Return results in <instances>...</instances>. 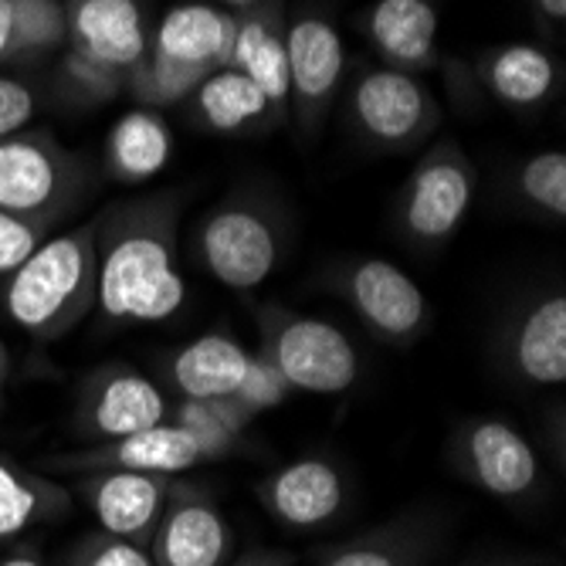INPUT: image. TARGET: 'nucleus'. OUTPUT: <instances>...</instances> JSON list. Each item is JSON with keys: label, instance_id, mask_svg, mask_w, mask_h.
<instances>
[{"label": "nucleus", "instance_id": "nucleus-9", "mask_svg": "<svg viewBox=\"0 0 566 566\" xmlns=\"http://www.w3.org/2000/svg\"><path fill=\"white\" fill-rule=\"evenodd\" d=\"M349 109L364 136L387 149H407L421 143L441 119V106L431 88L421 85L418 75L387 65L359 75L349 95Z\"/></svg>", "mask_w": 566, "mask_h": 566}, {"label": "nucleus", "instance_id": "nucleus-20", "mask_svg": "<svg viewBox=\"0 0 566 566\" xmlns=\"http://www.w3.org/2000/svg\"><path fill=\"white\" fill-rule=\"evenodd\" d=\"M248 356L251 349H244L234 336L203 333L167 359L164 380L174 390V397L187 400L231 397L248 370Z\"/></svg>", "mask_w": 566, "mask_h": 566}, {"label": "nucleus", "instance_id": "nucleus-11", "mask_svg": "<svg viewBox=\"0 0 566 566\" xmlns=\"http://www.w3.org/2000/svg\"><path fill=\"white\" fill-rule=\"evenodd\" d=\"M170 410L174 394H167V387L133 367L109 364L82 387L75 421L85 438L109 441L170 421Z\"/></svg>", "mask_w": 566, "mask_h": 566}, {"label": "nucleus", "instance_id": "nucleus-27", "mask_svg": "<svg viewBox=\"0 0 566 566\" xmlns=\"http://www.w3.org/2000/svg\"><path fill=\"white\" fill-rule=\"evenodd\" d=\"M170 421L187 428L190 434H197L203 444L214 448L221 454V461H224L241 448V438L251 428L254 415H248V410L234 397H208V400L174 397Z\"/></svg>", "mask_w": 566, "mask_h": 566}, {"label": "nucleus", "instance_id": "nucleus-6", "mask_svg": "<svg viewBox=\"0 0 566 566\" xmlns=\"http://www.w3.org/2000/svg\"><path fill=\"white\" fill-rule=\"evenodd\" d=\"M197 262L231 292L259 289L282 262V231L269 208L254 200H228L197 224Z\"/></svg>", "mask_w": 566, "mask_h": 566}, {"label": "nucleus", "instance_id": "nucleus-37", "mask_svg": "<svg viewBox=\"0 0 566 566\" xmlns=\"http://www.w3.org/2000/svg\"><path fill=\"white\" fill-rule=\"evenodd\" d=\"M8 377H11V353H8L4 339H0V394L8 387Z\"/></svg>", "mask_w": 566, "mask_h": 566}, {"label": "nucleus", "instance_id": "nucleus-10", "mask_svg": "<svg viewBox=\"0 0 566 566\" xmlns=\"http://www.w3.org/2000/svg\"><path fill=\"white\" fill-rule=\"evenodd\" d=\"M193 489L184 475L157 472H85L82 499L102 533L149 546L164 512Z\"/></svg>", "mask_w": 566, "mask_h": 566}, {"label": "nucleus", "instance_id": "nucleus-36", "mask_svg": "<svg viewBox=\"0 0 566 566\" xmlns=\"http://www.w3.org/2000/svg\"><path fill=\"white\" fill-rule=\"evenodd\" d=\"M536 11L546 18V21H566V0H536Z\"/></svg>", "mask_w": 566, "mask_h": 566}, {"label": "nucleus", "instance_id": "nucleus-28", "mask_svg": "<svg viewBox=\"0 0 566 566\" xmlns=\"http://www.w3.org/2000/svg\"><path fill=\"white\" fill-rule=\"evenodd\" d=\"M424 546L410 530L380 526L374 533L353 536L323 553L319 566H418Z\"/></svg>", "mask_w": 566, "mask_h": 566}, {"label": "nucleus", "instance_id": "nucleus-5", "mask_svg": "<svg viewBox=\"0 0 566 566\" xmlns=\"http://www.w3.org/2000/svg\"><path fill=\"white\" fill-rule=\"evenodd\" d=\"M262 343L259 349L279 367L285 384L302 394L333 397L356 384L359 377V353L346 339L343 329H336L326 319L298 316L289 308H262L259 316Z\"/></svg>", "mask_w": 566, "mask_h": 566}, {"label": "nucleus", "instance_id": "nucleus-1", "mask_svg": "<svg viewBox=\"0 0 566 566\" xmlns=\"http://www.w3.org/2000/svg\"><path fill=\"white\" fill-rule=\"evenodd\" d=\"M95 308L116 326H157L180 313V203L174 193L126 200L95 218Z\"/></svg>", "mask_w": 566, "mask_h": 566}, {"label": "nucleus", "instance_id": "nucleus-29", "mask_svg": "<svg viewBox=\"0 0 566 566\" xmlns=\"http://www.w3.org/2000/svg\"><path fill=\"white\" fill-rule=\"evenodd\" d=\"M520 190L543 214H549L553 221H563L566 218V153L546 149V153H536L533 160H526L520 170Z\"/></svg>", "mask_w": 566, "mask_h": 566}, {"label": "nucleus", "instance_id": "nucleus-7", "mask_svg": "<svg viewBox=\"0 0 566 566\" xmlns=\"http://www.w3.org/2000/svg\"><path fill=\"white\" fill-rule=\"evenodd\" d=\"M479 170L454 143H441L418 160L400 193V228L421 244L448 241L472 214Z\"/></svg>", "mask_w": 566, "mask_h": 566}, {"label": "nucleus", "instance_id": "nucleus-35", "mask_svg": "<svg viewBox=\"0 0 566 566\" xmlns=\"http://www.w3.org/2000/svg\"><path fill=\"white\" fill-rule=\"evenodd\" d=\"M0 566H48V563L31 549H14L8 556H0Z\"/></svg>", "mask_w": 566, "mask_h": 566}, {"label": "nucleus", "instance_id": "nucleus-21", "mask_svg": "<svg viewBox=\"0 0 566 566\" xmlns=\"http://www.w3.org/2000/svg\"><path fill=\"white\" fill-rule=\"evenodd\" d=\"M174 160V129L149 106L116 119L106 136V170L119 184H143L164 174Z\"/></svg>", "mask_w": 566, "mask_h": 566}, {"label": "nucleus", "instance_id": "nucleus-23", "mask_svg": "<svg viewBox=\"0 0 566 566\" xmlns=\"http://www.w3.org/2000/svg\"><path fill=\"white\" fill-rule=\"evenodd\" d=\"M485 88L512 109H533L553 98L559 85V62L539 44H502L479 69Z\"/></svg>", "mask_w": 566, "mask_h": 566}, {"label": "nucleus", "instance_id": "nucleus-33", "mask_svg": "<svg viewBox=\"0 0 566 566\" xmlns=\"http://www.w3.org/2000/svg\"><path fill=\"white\" fill-rule=\"evenodd\" d=\"M34 113H38L34 88L11 75H0V139L28 129Z\"/></svg>", "mask_w": 566, "mask_h": 566}, {"label": "nucleus", "instance_id": "nucleus-25", "mask_svg": "<svg viewBox=\"0 0 566 566\" xmlns=\"http://www.w3.org/2000/svg\"><path fill=\"white\" fill-rule=\"evenodd\" d=\"M197 119L214 133H241L254 123H272L262 88L234 69H221L203 78L193 92Z\"/></svg>", "mask_w": 566, "mask_h": 566}, {"label": "nucleus", "instance_id": "nucleus-4", "mask_svg": "<svg viewBox=\"0 0 566 566\" xmlns=\"http://www.w3.org/2000/svg\"><path fill=\"white\" fill-rule=\"evenodd\" d=\"M146 21L136 0H69L65 4V69L69 78L95 95L126 92L146 59Z\"/></svg>", "mask_w": 566, "mask_h": 566}, {"label": "nucleus", "instance_id": "nucleus-16", "mask_svg": "<svg viewBox=\"0 0 566 566\" xmlns=\"http://www.w3.org/2000/svg\"><path fill=\"white\" fill-rule=\"evenodd\" d=\"M259 502L289 530H319L346 505V479L329 458H295L259 482Z\"/></svg>", "mask_w": 566, "mask_h": 566}, {"label": "nucleus", "instance_id": "nucleus-34", "mask_svg": "<svg viewBox=\"0 0 566 566\" xmlns=\"http://www.w3.org/2000/svg\"><path fill=\"white\" fill-rule=\"evenodd\" d=\"M224 566H295V556L285 549H254L248 556L228 559Z\"/></svg>", "mask_w": 566, "mask_h": 566}, {"label": "nucleus", "instance_id": "nucleus-2", "mask_svg": "<svg viewBox=\"0 0 566 566\" xmlns=\"http://www.w3.org/2000/svg\"><path fill=\"white\" fill-rule=\"evenodd\" d=\"M95 221L44 238L31 259L4 279V316L38 343L69 336L95 308Z\"/></svg>", "mask_w": 566, "mask_h": 566}, {"label": "nucleus", "instance_id": "nucleus-38", "mask_svg": "<svg viewBox=\"0 0 566 566\" xmlns=\"http://www.w3.org/2000/svg\"><path fill=\"white\" fill-rule=\"evenodd\" d=\"M218 8H238V11H244V8H254V4H265V0H214Z\"/></svg>", "mask_w": 566, "mask_h": 566}, {"label": "nucleus", "instance_id": "nucleus-8", "mask_svg": "<svg viewBox=\"0 0 566 566\" xmlns=\"http://www.w3.org/2000/svg\"><path fill=\"white\" fill-rule=\"evenodd\" d=\"M82 184L72 153L41 129L0 139V211L55 221Z\"/></svg>", "mask_w": 566, "mask_h": 566}, {"label": "nucleus", "instance_id": "nucleus-17", "mask_svg": "<svg viewBox=\"0 0 566 566\" xmlns=\"http://www.w3.org/2000/svg\"><path fill=\"white\" fill-rule=\"evenodd\" d=\"M146 549L153 566H224L234 549V530L224 512L193 485L164 512Z\"/></svg>", "mask_w": 566, "mask_h": 566}, {"label": "nucleus", "instance_id": "nucleus-13", "mask_svg": "<svg viewBox=\"0 0 566 566\" xmlns=\"http://www.w3.org/2000/svg\"><path fill=\"white\" fill-rule=\"evenodd\" d=\"M356 316L384 343H415L428 326V298L421 285L387 259H359L343 279Z\"/></svg>", "mask_w": 566, "mask_h": 566}, {"label": "nucleus", "instance_id": "nucleus-3", "mask_svg": "<svg viewBox=\"0 0 566 566\" xmlns=\"http://www.w3.org/2000/svg\"><path fill=\"white\" fill-rule=\"evenodd\" d=\"M234 44V11L218 4H177L149 34L146 59L133 72L126 92L149 109L177 106L203 78L228 69Z\"/></svg>", "mask_w": 566, "mask_h": 566}, {"label": "nucleus", "instance_id": "nucleus-14", "mask_svg": "<svg viewBox=\"0 0 566 566\" xmlns=\"http://www.w3.org/2000/svg\"><path fill=\"white\" fill-rule=\"evenodd\" d=\"M454 458L461 475L495 499H526L539 485V458L533 444L499 418L461 424Z\"/></svg>", "mask_w": 566, "mask_h": 566}, {"label": "nucleus", "instance_id": "nucleus-15", "mask_svg": "<svg viewBox=\"0 0 566 566\" xmlns=\"http://www.w3.org/2000/svg\"><path fill=\"white\" fill-rule=\"evenodd\" d=\"M289 55V109L313 123L336 95L346 72V48L333 21L302 14L285 24Z\"/></svg>", "mask_w": 566, "mask_h": 566}, {"label": "nucleus", "instance_id": "nucleus-31", "mask_svg": "<svg viewBox=\"0 0 566 566\" xmlns=\"http://www.w3.org/2000/svg\"><path fill=\"white\" fill-rule=\"evenodd\" d=\"M51 221L0 211V279L18 272L48 238Z\"/></svg>", "mask_w": 566, "mask_h": 566}, {"label": "nucleus", "instance_id": "nucleus-24", "mask_svg": "<svg viewBox=\"0 0 566 566\" xmlns=\"http://www.w3.org/2000/svg\"><path fill=\"white\" fill-rule=\"evenodd\" d=\"M72 495L48 475L0 454V543L65 516Z\"/></svg>", "mask_w": 566, "mask_h": 566}, {"label": "nucleus", "instance_id": "nucleus-30", "mask_svg": "<svg viewBox=\"0 0 566 566\" xmlns=\"http://www.w3.org/2000/svg\"><path fill=\"white\" fill-rule=\"evenodd\" d=\"M231 397L248 410V415L259 418V415H265V410L282 407L292 397V387L285 384V377L279 374V367L272 364V359L262 349H254L248 356V370H244V377Z\"/></svg>", "mask_w": 566, "mask_h": 566}, {"label": "nucleus", "instance_id": "nucleus-22", "mask_svg": "<svg viewBox=\"0 0 566 566\" xmlns=\"http://www.w3.org/2000/svg\"><path fill=\"white\" fill-rule=\"evenodd\" d=\"M512 367L536 387L566 380V295H543L512 333Z\"/></svg>", "mask_w": 566, "mask_h": 566}, {"label": "nucleus", "instance_id": "nucleus-32", "mask_svg": "<svg viewBox=\"0 0 566 566\" xmlns=\"http://www.w3.org/2000/svg\"><path fill=\"white\" fill-rule=\"evenodd\" d=\"M69 566H153V556L139 543L98 533L72 546Z\"/></svg>", "mask_w": 566, "mask_h": 566}, {"label": "nucleus", "instance_id": "nucleus-26", "mask_svg": "<svg viewBox=\"0 0 566 566\" xmlns=\"http://www.w3.org/2000/svg\"><path fill=\"white\" fill-rule=\"evenodd\" d=\"M65 44V4L59 0H0V65L44 55Z\"/></svg>", "mask_w": 566, "mask_h": 566}, {"label": "nucleus", "instance_id": "nucleus-18", "mask_svg": "<svg viewBox=\"0 0 566 566\" xmlns=\"http://www.w3.org/2000/svg\"><path fill=\"white\" fill-rule=\"evenodd\" d=\"M228 69L248 75L262 88L272 123L289 116V55H285V18L279 8L254 4L234 11V44Z\"/></svg>", "mask_w": 566, "mask_h": 566}, {"label": "nucleus", "instance_id": "nucleus-19", "mask_svg": "<svg viewBox=\"0 0 566 566\" xmlns=\"http://www.w3.org/2000/svg\"><path fill=\"white\" fill-rule=\"evenodd\" d=\"M438 8L431 0H377L367 18V34L387 69L428 72L438 59Z\"/></svg>", "mask_w": 566, "mask_h": 566}, {"label": "nucleus", "instance_id": "nucleus-12", "mask_svg": "<svg viewBox=\"0 0 566 566\" xmlns=\"http://www.w3.org/2000/svg\"><path fill=\"white\" fill-rule=\"evenodd\" d=\"M221 461L214 448L203 444L187 428L164 421L146 431L95 441L92 448H82L69 458H59L55 465L69 469L75 475L85 472H157V475H184L200 465Z\"/></svg>", "mask_w": 566, "mask_h": 566}]
</instances>
